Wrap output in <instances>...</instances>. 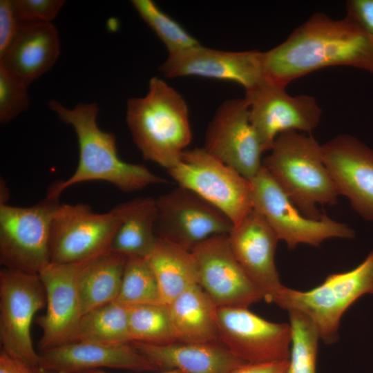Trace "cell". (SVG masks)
I'll list each match as a JSON object with an SVG mask.
<instances>
[{
    "instance_id": "21",
    "label": "cell",
    "mask_w": 373,
    "mask_h": 373,
    "mask_svg": "<svg viewBox=\"0 0 373 373\" xmlns=\"http://www.w3.org/2000/svg\"><path fill=\"white\" fill-rule=\"evenodd\" d=\"M160 370L185 373H231L245 363L220 342L166 344L131 343Z\"/></svg>"
},
{
    "instance_id": "27",
    "label": "cell",
    "mask_w": 373,
    "mask_h": 373,
    "mask_svg": "<svg viewBox=\"0 0 373 373\" xmlns=\"http://www.w3.org/2000/svg\"><path fill=\"white\" fill-rule=\"evenodd\" d=\"M73 342L110 345L131 343L128 306L114 301L86 312L73 336Z\"/></svg>"
},
{
    "instance_id": "6",
    "label": "cell",
    "mask_w": 373,
    "mask_h": 373,
    "mask_svg": "<svg viewBox=\"0 0 373 373\" xmlns=\"http://www.w3.org/2000/svg\"><path fill=\"white\" fill-rule=\"evenodd\" d=\"M127 210L128 201L103 213L86 204H60L51 224V262H81L110 251Z\"/></svg>"
},
{
    "instance_id": "16",
    "label": "cell",
    "mask_w": 373,
    "mask_h": 373,
    "mask_svg": "<svg viewBox=\"0 0 373 373\" xmlns=\"http://www.w3.org/2000/svg\"><path fill=\"white\" fill-rule=\"evenodd\" d=\"M80 262H50L39 274L46 294V312L37 318L42 330L39 352L71 342L83 316L78 284Z\"/></svg>"
},
{
    "instance_id": "7",
    "label": "cell",
    "mask_w": 373,
    "mask_h": 373,
    "mask_svg": "<svg viewBox=\"0 0 373 373\" xmlns=\"http://www.w3.org/2000/svg\"><path fill=\"white\" fill-rule=\"evenodd\" d=\"M59 198L48 195L28 207L0 204V263L39 274L50 261V238Z\"/></svg>"
},
{
    "instance_id": "28",
    "label": "cell",
    "mask_w": 373,
    "mask_h": 373,
    "mask_svg": "<svg viewBox=\"0 0 373 373\" xmlns=\"http://www.w3.org/2000/svg\"><path fill=\"white\" fill-rule=\"evenodd\" d=\"M128 316L132 342L166 344L177 341L166 304L128 306Z\"/></svg>"
},
{
    "instance_id": "35",
    "label": "cell",
    "mask_w": 373,
    "mask_h": 373,
    "mask_svg": "<svg viewBox=\"0 0 373 373\" xmlns=\"http://www.w3.org/2000/svg\"><path fill=\"white\" fill-rule=\"evenodd\" d=\"M346 16L358 24L373 40V0H349Z\"/></svg>"
},
{
    "instance_id": "13",
    "label": "cell",
    "mask_w": 373,
    "mask_h": 373,
    "mask_svg": "<svg viewBox=\"0 0 373 373\" xmlns=\"http://www.w3.org/2000/svg\"><path fill=\"white\" fill-rule=\"evenodd\" d=\"M219 342L246 363L288 361L289 323L270 322L246 307L217 309Z\"/></svg>"
},
{
    "instance_id": "19",
    "label": "cell",
    "mask_w": 373,
    "mask_h": 373,
    "mask_svg": "<svg viewBox=\"0 0 373 373\" xmlns=\"http://www.w3.org/2000/svg\"><path fill=\"white\" fill-rule=\"evenodd\" d=\"M238 262L268 303L283 287L275 263L279 240L265 218L252 210L228 234Z\"/></svg>"
},
{
    "instance_id": "37",
    "label": "cell",
    "mask_w": 373,
    "mask_h": 373,
    "mask_svg": "<svg viewBox=\"0 0 373 373\" xmlns=\"http://www.w3.org/2000/svg\"><path fill=\"white\" fill-rule=\"evenodd\" d=\"M37 369L1 350L0 373H37Z\"/></svg>"
},
{
    "instance_id": "4",
    "label": "cell",
    "mask_w": 373,
    "mask_h": 373,
    "mask_svg": "<svg viewBox=\"0 0 373 373\" xmlns=\"http://www.w3.org/2000/svg\"><path fill=\"white\" fill-rule=\"evenodd\" d=\"M280 187L307 218L320 220L317 204L334 205L339 195L323 157L322 146L312 135L281 133L262 161Z\"/></svg>"
},
{
    "instance_id": "30",
    "label": "cell",
    "mask_w": 373,
    "mask_h": 373,
    "mask_svg": "<svg viewBox=\"0 0 373 373\" xmlns=\"http://www.w3.org/2000/svg\"><path fill=\"white\" fill-rule=\"evenodd\" d=\"M288 313L291 339L286 373H316L318 332L305 315L296 311Z\"/></svg>"
},
{
    "instance_id": "10",
    "label": "cell",
    "mask_w": 373,
    "mask_h": 373,
    "mask_svg": "<svg viewBox=\"0 0 373 373\" xmlns=\"http://www.w3.org/2000/svg\"><path fill=\"white\" fill-rule=\"evenodd\" d=\"M46 306L39 274L3 267L0 271V341L1 350L28 365L39 368L31 325L36 313Z\"/></svg>"
},
{
    "instance_id": "18",
    "label": "cell",
    "mask_w": 373,
    "mask_h": 373,
    "mask_svg": "<svg viewBox=\"0 0 373 373\" xmlns=\"http://www.w3.org/2000/svg\"><path fill=\"white\" fill-rule=\"evenodd\" d=\"M166 77L198 76L230 81L245 90L262 82V52L224 51L202 46L169 54L159 68Z\"/></svg>"
},
{
    "instance_id": "17",
    "label": "cell",
    "mask_w": 373,
    "mask_h": 373,
    "mask_svg": "<svg viewBox=\"0 0 373 373\" xmlns=\"http://www.w3.org/2000/svg\"><path fill=\"white\" fill-rule=\"evenodd\" d=\"M339 195L365 220H373V150L354 136L338 135L321 145Z\"/></svg>"
},
{
    "instance_id": "33",
    "label": "cell",
    "mask_w": 373,
    "mask_h": 373,
    "mask_svg": "<svg viewBox=\"0 0 373 373\" xmlns=\"http://www.w3.org/2000/svg\"><path fill=\"white\" fill-rule=\"evenodd\" d=\"M15 15L19 23L49 22L64 6L63 0H12Z\"/></svg>"
},
{
    "instance_id": "38",
    "label": "cell",
    "mask_w": 373,
    "mask_h": 373,
    "mask_svg": "<svg viewBox=\"0 0 373 373\" xmlns=\"http://www.w3.org/2000/svg\"><path fill=\"white\" fill-rule=\"evenodd\" d=\"M84 373H110V372H108L102 369H99V370H90V371H88L86 372H84ZM161 373H185L181 370H176V369H171V370H164V372H161Z\"/></svg>"
},
{
    "instance_id": "26",
    "label": "cell",
    "mask_w": 373,
    "mask_h": 373,
    "mask_svg": "<svg viewBox=\"0 0 373 373\" xmlns=\"http://www.w3.org/2000/svg\"><path fill=\"white\" fill-rule=\"evenodd\" d=\"M155 199L137 198L128 201V210L112 241L111 250L127 258H146L158 237L155 231Z\"/></svg>"
},
{
    "instance_id": "29",
    "label": "cell",
    "mask_w": 373,
    "mask_h": 373,
    "mask_svg": "<svg viewBox=\"0 0 373 373\" xmlns=\"http://www.w3.org/2000/svg\"><path fill=\"white\" fill-rule=\"evenodd\" d=\"M115 301L126 306L162 303L158 282L145 258H127Z\"/></svg>"
},
{
    "instance_id": "39",
    "label": "cell",
    "mask_w": 373,
    "mask_h": 373,
    "mask_svg": "<svg viewBox=\"0 0 373 373\" xmlns=\"http://www.w3.org/2000/svg\"><path fill=\"white\" fill-rule=\"evenodd\" d=\"M37 373H57V372H53L44 370H42V369H40V368H37Z\"/></svg>"
},
{
    "instance_id": "23",
    "label": "cell",
    "mask_w": 373,
    "mask_h": 373,
    "mask_svg": "<svg viewBox=\"0 0 373 373\" xmlns=\"http://www.w3.org/2000/svg\"><path fill=\"white\" fill-rule=\"evenodd\" d=\"M177 341L219 342L218 307L200 287H189L168 305Z\"/></svg>"
},
{
    "instance_id": "31",
    "label": "cell",
    "mask_w": 373,
    "mask_h": 373,
    "mask_svg": "<svg viewBox=\"0 0 373 373\" xmlns=\"http://www.w3.org/2000/svg\"><path fill=\"white\" fill-rule=\"evenodd\" d=\"M134 8L165 45L169 54L180 52L200 45L179 23L151 0H133Z\"/></svg>"
},
{
    "instance_id": "9",
    "label": "cell",
    "mask_w": 373,
    "mask_h": 373,
    "mask_svg": "<svg viewBox=\"0 0 373 373\" xmlns=\"http://www.w3.org/2000/svg\"><path fill=\"white\" fill-rule=\"evenodd\" d=\"M253 209L260 213L289 249L305 244L319 247L330 238H353L354 231L325 213L320 220L305 217L262 165L251 180Z\"/></svg>"
},
{
    "instance_id": "15",
    "label": "cell",
    "mask_w": 373,
    "mask_h": 373,
    "mask_svg": "<svg viewBox=\"0 0 373 373\" xmlns=\"http://www.w3.org/2000/svg\"><path fill=\"white\" fill-rule=\"evenodd\" d=\"M191 251L198 265V285L217 307H249L264 300L236 258L228 235L212 236Z\"/></svg>"
},
{
    "instance_id": "34",
    "label": "cell",
    "mask_w": 373,
    "mask_h": 373,
    "mask_svg": "<svg viewBox=\"0 0 373 373\" xmlns=\"http://www.w3.org/2000/svg\"><path fill=\"white\" fill-rule=\"evenodd\" d=\"M19 28L12 0L0 1V58L6 52L15 38Z\"/></svg>"
},
{
    "instance_id": "11",
    "label": "cell",
    "mask_w": 373,
    "mask_h": 373,
    "mask_svg": "<svg viewBox=\"0 0 373 373\" xmlns=\"http://www.w3.org/2000/svg\"><path fill=\"white\" fill-rule=\"evenodd\" d=\"M157 236L190 251L205 240L228 235L233 224L220 210L178 186L155 199Z\"/></svg>"
},
{
    "instance_id": "5",
    "label": "cell",
    "mask_w": 373,
    "mask_h": 373,
    "mask_svg": "<svg viewBox=\"0 0 373 373\" xmlns=\"http://www.w3.org/2000/svg\"><path fill=\"white\" fill-rule=\"evenodd\" d=\"M373 294V250L354 269L329 275L319 285L307 291L283 286L272 303L287 312L296 311L309 318L321 341H337L341 319L360 297Z\"/></svg>"
},
{
    "instance_id": "12",
    "label": "cell",
    "mask_w": 373,
    "mask_h": 373,
    "mask_svg": "<svg viewBox=\"0 0 373 373\" xmlns=\"http://www.w3.org/2000/svg\"><path fill=\"white\" fill-rule=\"evenodd\" d=\"M286 88L264 80L245 90L249 119L264 152L270 151L281 133L296 131L310 133L319 124L322 109L309 95L292 96Z\"/></svg>"
},
{
    "instance_id": "22",
    "label": "cell",
    "mask_w": 373,
    "mask_h": 373,
    "mask_svg": "<svg viewBox=\"0 0 373 373\" xmlns=\"http://www.w3.org/2000/svg\"><path fill=\"white\" fill-rule=\"evenodd\" d=\"M59 53L58 31L52 23H19L0 65L29 86L53 66Z\"/></svg>"
},
{
    "instance_id": "1",
    "label": "cell",
    "mask_w": 373,
    "mask_h": 373,
    "mask_svg": "<svg viewBox=\"0 0 373 373\" xmlns=\"http://www.w3.org/2000/svg\"><path fill=\"white\" fill-rule=\"evenodd\" d=\"M265 81L287 88L295 79L329 66L373 73V40L347 16L335 19L315 13L288 37L262 52Z\"/></svg>"
},
{
    "instance_id": "24",
    "label": "cell",
    "mask_w": 373,
    "mask_h": 373,
    "mask_svg": "<svg viewBox=\"0 0 373 373\" xmlns=\"http://www.w3.org/2000/svg\"><path fill=\"white\" fill-rule=\"evenodd\" d=\"M145 258L155 275L164 304L198 285V265L192 251L176 243L158 238Z\"/></svg>"
},
{
    "instance_id": "25",
    "label": "cell",
    "mask_w": 373,
    "mask_h": 373,
    "mask_svg": "<svg viewBox=\"0 0 373 373\" xmlns=\"http://www.w3.org/2000/svg\"><path fill=\"white\" fill-rule=\"evenodd\" d=\"M127 258L110 250L80 262L78 284L83 315L116 300Z\"/></svg>"
},
{
    "instance_id": "20",
    "label": "cell",
    "mask_w": 373,
    "mask_h": 373,
    "mask_svg": "<svg viewBox=\"0 0 373 373\" xmlns=\"http://www.w3.org/2000/svg\"><path fill=\"white\" fill-rule=\"evenodd\" d=\"M157 371L159 368L131 343L73 342L39 352V368L57 373H84L102 368Z\"/></svg>"
},
{
    "instance_id": "8",
    "label": "cell",
    "mask_w": 373,
    "mask_h": 373,
    "mask_svg": "<svg viewBox=\"0 0 373 373\" xmlns=\"http://www.w3.org/2000/svg\"><path fill=\"white\" fill-rule=\"evenodd\" d=\"M167 171L178 186L194 192L218 208L233 226L253 210L250 180L204 147L185 150L179 162Z\"/></svg>"
},
{
    "instance_id": "3",
    "label": "cell",
    "mask_w": 373,
    "mask_h": 373,
    "mask_svg": "<svg viewBox=\"0 0 373 373\" xmlns=\"http://www.w3.org/2000/svg\"><path fill=\"white\" fill-rule=\"evenodd\" d=\"M126 121L143 158L166 170L179 162L192 140L186 101L159 77L150 79L144 96L128 99Z\"/></svg>"
},
{
    "instance_id": "2",
    "label": "cell",
    "mask_w": 373,
    "mask_h": 373,
    "mask_svg": "<svg viewBox=\"0 0 373 373\" xmlns=\"http://www.w3.org/2000/svg\"><path fill=\"white\" fill-rule=\"evenodd\" d=\"M48 106L61 121L73 128L77 137L79 157L74 173L66 180L55 182L48 187L46 195L59 198L68 187L88 181L110 182L126 193L167 182L146 166L120 159L115 135L103 131L97 125L99 108L95 103H80L68 108L52 100Z\"/></svg>"
},
{
    "instance_id": "14",
    "label": "cell",
    "mask_w": 373,
    "mask_h": 373,
    "mask_svg": "<svg viewBox=\"0 0 373 373\" xmlns=\"http://www.w3.org/2000/svg\"><path fill=\"white\" fill-rule=\"evenodd\" d=\"M204 148L247 180L256 175L264 151L245 98L226 100L218 107L207 129Z\"/></svg>"
},
{
    "instance_id": "32",
    "label": "cell",
    "mask_w": 373,
    "mask_h": 373,
    "mask_svg": "<svg viewBox=\"0 0 373 373\" xmlns=\"http://www.w3.org/2000/svg\"><path fill=\"white\" fill-rule=\"evenodd\" d=\"M28 85L0 65V122L5 124L29 107Z\"/></svg>"
},
{
    "instance_id": "36",
    "label": "cell",
    "mask_w": 373,
    "mask_h": 373,
    "mask_svg": "<svg viewBox=\"0 0 373 373\" xmlns=\"http://www.w3.org/2000/svg\"><path fill=\"white\" fill-rule=\"evenodd\" d=\"M289 360L268 363H245L231 373H286Z\"/></svg>"
}]
</instances>
